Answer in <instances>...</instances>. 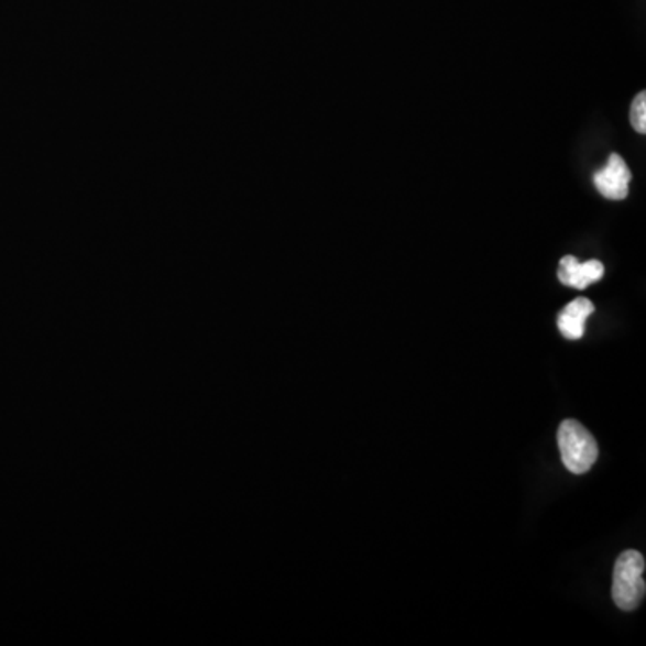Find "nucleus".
I'll return each instance as SVG.
<instances>
[{
    "label": "nucleus",
    "mask_w": 646,
    "mask_h": 646,
    "mask_svg": "<svg viewBox=\"0 0 646 646\" xmlns=\"http://www.w3.org/2000/svg\"><path fill=\"white\" fill-rule=\"evenodd\" d=\"M631 122H632V128H634V130H636L637 133H645L646 132V94L645 92L637 94L636 98H634V102H632Z\"/></svg>",
    "instance_id": "6"
},
{
    "label": "nucleus",
    "mask_w": 646,
    "mask_h": 646,
    "mask_svg": "<svg viewBox=\"0 0 646 646\" xmlns=\"http://www.w3.org/2000/svg\"><path fill=\"white\" fill-rule=\"evenodd\" d=\"M605 273V267L600 261H588L579 263L573 255H566L560 261L559 281L563 286L574 287V289H585L593 282L600 281Z\"/></svg>",
    "instance_id": "4"
},
{
    "label": "nucleus",
    "mask_w": 646,
    "mask_h": 646,
    "mask_svg": "<svg viewBox=\"0 0 646 646\" xmlns=\"http://www.w3.org/2000/svg\"><path fill=\"white\" fill-rule=\"evenodd\" d=\"M631 178V169L623 161L622 155L613 153L609 156L607 166L594 173V185L600 190V195L614 199V201H622L628 196Z\"/></svg>",
    "instance_id": "3"
},
{
    "label": "nucleus",
    "mask_w": 646,
    "mask_h": 646,
    "mask_svg": "<svg viewBox=\"0 0 646 646\" xmlns=\"http://www.w3.org/2000/svg\"><path fill=\"white\" fill-rule=\"evenodd\" d=\"M593 313V302L583 297L577 298V300L563 307L562 311H560L559 320H557L559 331L562 332L563 338L580 340L583 332H585V320Z\"/></svg>",
    "instance_id": "5"
},
{
    "label": "nucleus",
    "mask_w": 646,
    "mask_h": 646,
    "mask_svg": "<svg viewBox=\"0 0 646 646\" xmlns=\"http://www.w3.org/2000/svg\"><path fill=\"white\" fill-rule=\"evenodd\" d=\"M562 463L573 474H585L598 460V444L593 435L577 420H563L559 428Z\"/></svg>",
    "instance_id": "2"
},
{
    "label": "nucleus",
    "mask_w": 646,
    "mask_h": 646,
    "mask_svg": "<svg viewBox=\"0 0 646 646\" xmlns=\"http://www.w3.org/2000/svg\"><path fill=\"white\" fill-rule=\"evenodd\" d=\"M645 559L636 549L623 551L614 563L613 600L622 611H634L645 598Z\"/></svg>",
    "instance_id": "1"
}]
</instances>
